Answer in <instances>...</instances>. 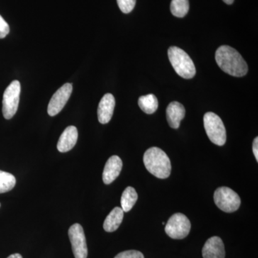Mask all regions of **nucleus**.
I'll return each instance as SVG.
<instances>
[{
	"mask_svg": "<svg viewBox=\"0 0 258 258\" xmlns=\"http://www.w3.org/2000/svg\"><path fill=\"white\" fill-rule=\"evenodd\" d=\"M138 200V195L134 188L128 186L122 194L120 204L121 209L124 212H128L133 208Z\"/></svg>",
	"mask_w": 258,
	"mask_h": 258,
	"instance_id": "obj_16",
	"label": "nucleus"
},
{
	"mask_svg": "<svg viewBox=\"0 0 258 258\" xmlns=\"http://www.w3.org/2000/svg\"><path fill=\"white\" fill-rule=\"evenodd\" d=\"M203 258H225V245L220 237L215 236L209 239L203 248Z\"/></svg>",
	"mask_w": 258,
	"mask_h": 258,
	"instance_id": "obj_11",
	"label": "nucleus"
},
{
	"mask_svg": "<svg viewBox=\"0 0 258 258\" xmlns=\"http://www.w3.org/2000/svg\"><path fill=\"white\" fill-rule=\"evenodd\" d=\"M166 118L168 123L172 128H178L181 120L185 116L184 106L177 101L171 102L166 108Z\"/></svg>",
	"mask_w": 258,
	"mask_h": 258,
	"instance_id": "obj_14",
	"label": "nucleus"
},
{
	"mask_svg": "<svg viewBox=\"0 0 258 258\" xmlns=\"http://www.w3.org/2000/svg\"><path fill=\"white\" fill-rule=\"evenodd\" d=\"M168 56L173 69L181 78L191 79L195 76L196 68L185 51L178 47H171L168 50Z\"/></svg>",
	"mask_w": 258,
	"mask_h": 258,
	"instance_id": "obj_3",
	"label": "nucleus"
},
{
	"mask_svg": "<svg viewBox=\"0 0 258 258\" xmlns=\"http://www.w3.org/2000/svg\"><path fill=\"white\" fill-rule=\"evenodd\" d=\"M8 258H23V257H22V255L20 254L15 253L11 254V255H10Z\"/></svg>",
	"mask_w": 258,
	"mask_h": 258,
	"instance_id": "obj_24",
	"label": "nucleus"
},
{
	"mask_svg": "<svg viewBox=\"0 0 258 258\" xmlns=\"http://www.w3.org/2000/svg\"><path fill=\"white\" fill-rule=\"evenodd\" d=\"M21 86L18 81H13L3 95V113L5 118L11 119L18 111Z\"/></svg>",
	"mask_w": 258,
	"mask_h": 258,
	"instance_id": "obj_6",
	"label": "nucleus"
},
{
	"mask_svg": "<svg viewBox=\"0 0 258 258\" xmlns=\"http://www.w3.org/2000/svg\"><path fill=\"white\" fill-rule=\"evenodd\" d=\"M214 200L218 208L227 213L237 211L241 204L239 195L233 190L226 186L216 189L214 194Z\"/></svg>",
	"mask_w": 258,
	"mask_h": 258,
	"instance_id": "obj_5",
	"label": "nucleus"
},
{
	"mask_svg": "<svg viewBox=\"0 0 258 258\" xmlns=\"http://www.w3.org/2000/svg\"><path fill=\"white\" fill-rule=\"evenodd\" d=\"M72 91L73 86L71 83H66L56 91L47 107V113L50 116H55L62 111L69 101Z\"/></svg>",
	"mask_w": 258,
	"mask_h": 258,
	"instance_id": "obj_9",
	"label": "nucleus"
},
{
	"mask_svg": "<svg viewBox=\"0 0 258 258\" xmlns=\"http://www.w3.org/2000/svg\"><path fill=\"white\" fill-rule=\"evenodd\" d=\"M146 169L159 179H166L171 174V161L164 151L158 147L148 149L144 155Z\"/></svg>",
	"mask_w": 258,
	"mask_h": 258,
	"instance_id": "obj_2",
	"label": "nucleus"
},
{
	"mask_svg": "<svg viewBox=\"0 0 258 258\" xmlns=\"http://www.w3.org/2000/svg\"><path fill=\"white\" fill-rule=\"evenodd\" d=\"M191 222L184 214L176 213L169 219L165 226V232L171 238L184 239L189 235Z\"/></svg>",
	"mask_w": 258,
	"mask_h": 258,
	"instance_id": "obj_7",
	"label": "nucleus"
},
{
	"mask_svg": "<svg viewBox=\"0 0 258 258\" xmlns=\"http://www.w3.org/2000/svg\"><path fill=\"white\" fill-rule=\"evenodd\" d=\"M69 236L75 258H87L88 247L82 226L74 224L70 227Z\"/></svg>",
	"mask_w": 258,
	"mask_h": 258,
	"instance_id": "obj_8",
	"label": "nucleus"
},
{
	"mask_svg": "<svg viewBox=\"0 0 258 258\" xmlns=\"http://www.w3.org/2000/svg\"><path fill=\"white\" fill-rule=\"evenodd\" d=\"M123 162L118 156H112L107 161L103 172V181L106 184H110L119 176Z\"/></svg>",
	"mask_w": 258,
	"mask_h": 258,
	"instance_id": "obj_12",
	"label": "nucleus"
},
{
	"mask_svg": "<svg viewBox=\"0 0 258 258\" xmlns=\"http://www.w3.org/2000/svg\"><path fill=\"white\" fill-rule=\"evenodd\" d=\"M10 26L4 18L0 15V39L5 38L9 34Z\"/></svg>",
	"mask_w": 258,
	"mask_h": 258,
	"instance_id": "obj_22",
	"label": "nucleus"
},
{
	"mask_svg": "<svg viewBox=\"0 0 258 258\" xmlns=\"http://www.w3.org/2000/svg\"><path fill=\"white\" fill-rule=\"evenodd\" d=\"M189 9V0H172L171 12L176 18H184Z\"/></svg>",
	"mask_w": 258,
	"mask_h": 258,
	"instance_id": "obj_18",
	"label": "nucleus"
},
{
	"mask_svg": "<svg viewBox=\"0 0 258 258\" xmlns=\"http://www.w3.org/2000/svg\"><path fill=\"white\" fill-rule=\"evenodd\" d=\"M223 1L227 5H232L234 3V0H223Z\"/></svg>",
	"mask_w": 258,
	"mask_h": 258,
	"instance_id": "obj_25",
	"label": "nucleus"
},
{
	"mask_svg": "<svg viewBox=\"0 0 258 258\" xmlns=\"http://www.w3.org/2000/svg\"><path fill=\"white\" fill-rule=\"evenodd\" d=\"M114 258H144V256L139 251L127 250L120 252Z\"/></svg>",
	"mask_w": 258,
	"mask_h": 258,
	"instance_id": "obj_21",
	"label": "nucleus"
},
{
	"mask_svg": "<svg viewBox=\"0 0 258 258\" xmlns=\"http://www.w3.org/2000/svg\"><path fill=\"white\" fill-rule=\"evenodd\" d=\"M115 105L114 97L111 93H107L102 98L98 108V118L102 124H106L111 120Z\"/></svg>",
	"mask_w": 258,
	"mask_h": 258,
	"instance_id": "obj_10",
	"label": "nucleus"
},
{
	"mask_svg": "<svg viewBox=\"0 0 258 258\" xmlns=\"http://www.w3.org/2000/svg\"><path fill=\"white\" fill-rule=\"evenodd\" d=\"M139 106L144 113L152 114L157 111L159 103L155 95L149 94L139 98Z\"/></svg>",
	"mask_w": 258,
	"mask_h": 258,
	"instance_id": "obj_17",
	"label": "nucleus"
},
{
	"mask_svg": "<svg viewBox=\"0 0 258 258\" xmlns=\"http://www.w3.org/2000/svg\"><path fill=\"white\" fill-rule=\"evenodd\" d=\"M79 137L78 129L74 125L67 127L61 134L58 142H57V150L60 152H69L75 147Z\"/></svg>",
	"mask_w": 258,
	"mask_h": 258,
	"instance_id": "obj_13",
	"label": "nucleus"
},
{
	"mask_svg": "<svg viewBox=\"0 0 258 258\" xmlns=\"http://www.w3.org/2000/svg\"><path fill=\"white\" fill-rule=\"evenodd\" d=\"M258 138L256 137L255 139H254L253 144H252V152H253V154L254 155V157H255L256 160L258 161Z\"/></svg>",
	"mask_w": 258,
	"mask_h": 258,
	"instance_id": "obj_23",
	"label": "nucleus"
},
{
	"mask_svg": "<svg viewBox=\"0 0 258 258\" xmlns=\"http://www.w3.org/2000/svg\"><path fill=\"white\" fill-rule=\"evenodd\" d=\"M215 60L219 67L230 76L242 77L248 71V66L242 55L228 45H222L217 49Z\"/></svg>",
	"mask_w": 258,
	"mask_h": 258,
	"instance_id": "obj_1",
	"label": "nucleus"
},
{
	"mask_svg": "<svg viewBox=\"0 0 258 258\" xmlns=\"http://www.w3.org/2000/svg\"><path fill=\"white\" fill-rule=\"evenodd\" d=\"M0 207H1V204H0Z\"/></svg>",
	"mask_w": 258,
	"mask_h": 258,
	"instance_id": "obj_26",
	"label": "nucleus"
},
{
	"mask_svg": "<svg viewBox=\"0 0 258 258\" xmlns=\"http://www.w3.org/2000/svg\"><path fill=\"white\" fill-rule=\"evenodd\" d=\"M16 184V179L13 174L0 170V194L11 191Z\"/></svg>",
	"mask_w": 258,
	"mask_h": 258,
	"instance_id": "obj_19",
	"label": "nucleus"
},
{
	"mask_svg": "<svg viewBox=\"0 0 258 258\" xmlns=\"http://www.w3.org/2000/svg\"><path fill=\"white\" fill-rule=\"evenodd\" d=\"M137 0H117L120 11L125 14L130 13L134 10Z\"/></svg>",
	"mask_w": 258,
	"mask_h": 258,
	"instance_id": "obj_20",
	"label": "nucleus"
},
{
	"mask_svg": "<svg viewBox=\"0 0 258 258\" xmlns=\"http://www.w3.org/2000/svg\"><path fill=\"white\" fill-rule=\"evenodd\" d=\"M123 212L120 208H115L109 215L106 217L103 223V229L108 232H114L118 230V227L123 221Z\"/></svg>",
	"mask_w": 258,
	"mask_h": 258,
	"instance_id": "obj_15",
	"label": "nucleus"
},
{
	"mask_svg": "<svg viewBox=\"0 0 258 258\" xmlns=\"http://www.w3.org/2000/svg\"><path fill=\"white\" fill-rule=\"evenodd\" d=\"M203 120L204 126L210 140L217 146H223L227 140V135L221 118L212 112H208L204 115Z\"/></svg>",
	"mask_w": 258,
	"mask_h": 258,
	"instance_id": "obj_4",
	"label": "nucleus"
}]
</instances>
